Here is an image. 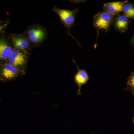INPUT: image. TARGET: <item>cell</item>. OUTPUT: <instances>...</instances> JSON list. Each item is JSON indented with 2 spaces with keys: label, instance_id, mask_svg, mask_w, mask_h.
Returning a JSON list of instances; mask_svg holds the SVG:
<instances>
[{
  "label": "cell",
  "instance_id": "1",
  "mask_svg": "<svg viewBox=\"0 0 134 134\" xmlns=\"http://www.w3.org/2000/svg\"><path fill=\"white\" fill-rule=\"evenodd\" d=\"M24 33L34 47L41 46L45 41L47 36L46 29L38 24L30 25L26 28Z\"/></svg>",
  "mask_w": 134,
  "mask_h": 134
},
{
  "label": "cell",
  "instance_id": "2",
  "mask_svg": "<svg viewBox=\"0 0 134 134\" xmlns=\"http://www.w3.org/2000/svg\"><path fill=\"white\" fill-rule=\"evenodd\" d=\"M25 73L7 61L0 62V79L2 81L14 80Z\"/></svg>",
  "mask_w": 134,
  "mask_h": 134
},
{
  "label": "cell",
  "instance_id": "3",
  "mask_svg": "<svg viewBox=\"0 0 134 134\" xmlns=\"http://www.w3.org/2000/svg\"><path fill=\"white\" fill-rule=\"evenodd\" d=\"M31 54L14 49L12 54L8 59V62L18 69L25 72Z\"/></svg>",
  "mask_w": 134,
  "mask_h": 134
},
{
  "label": "cell",
  "instance_id": "4",
  "mask_svg": "<svg viewBox=\"0 0 134 134\" xmlns=\"http://www.w3.org/2000/svg\"><path fill=\"white\" fill-rule=\"evenodd\" d=\"M114 16L103 10L98 12L93 18V24L98 31H108L113 24Z\"/></svg>",
  "mask_w": 134,
  "mask_h": 134
},
{
  "label": "cell",
  "instance_id": "5",
  "mask_svg": "<svg viewBox=\"0 0 134 134\" xmlns=\"http://www.w3.org/2000/svg\"><path fill=\"white\" fill-rule=\"evenodd\" d=\"M59 15L63 24L69 32L75 24L76 15L78 11L77 9L73 10L61 9L54 6L52 9Z\"/></svg>",
  "mask_w": 134,
  "mask_h": 134
},
{
  "label": "cell",
  "instance_id": "6",
  "mask_svg": "<svg viewBox=\"0 0 134 134\" xmlns=\"http://www.w3.org/2000/svg\"><path fill=\"white\" fill-rule=\"evenodd\" d=\"M11 42L14 49L23 51L31 54V51L34 48L24 33L21 34H14L11 37Z\"/></svg>",
  "mask_w": 134,
  "mask_h": 134
},
{
  "label": "cell",
  "instance_id": "7",
  "mask_svg": "<svg viewBox=\"0 0 134 134\" xmlns=\"http://www.w3.org/2000/svg\"><path fill=\"white\" fill-rule=\"evenodd\" d=\"M14 50L11 43L5 37H0V62L7 61Z\"/></svg>",
  "mask_w": 134,
  "mask_h": 134
},
{
  "label": "cell",
  "instance_id": "8",
  "mask_svg": "<svg viewBox=\"0 0 134 134\" xmlns=\"http://www.w3.org/2000/svg\"><path fill=\"white\" fill-rule=\"evenodd\" d=\"M127 2V1H125L107 3L103 7L104 10L113 16L118 15L120 12H122L123 6Z\"/></svg>",
  "mask_w": 134,
  "mask_h": 134
},
{
  "label": "cell",
  "instance_id": "9",
  "mask_svg": "<svg viewBox=\"0 0 134 134\" xmlns=\"http://www.w3.org/2000/svg\"><path fill=\"white\" fill-rule=\"evenodd\" d=\"M129 23V18L125 15H118L114 19L113 24L116 30L123 32L128 29Z\"/></svg>",
  "mask_w": 134,
  "mask_h": 134
},
{
  "label": "cell",
  "instance_id": "10",
  "mask_svg": "<svg viewBox=\"0 0 134 134\" xmlns=\"http://www.w3.org/2000/svg\"><path fill=\"white\" fill-rule=\"evenodd\" d=\"M88 80V75L86 71L85 70L78 69L77 73L75 76V81L79 86L80 90L81 86L86 83Z\"/></svg>",
  "mask_w": 134,
  "mask_h": 134
},
{
  "label": "cell",
  "instance_id": "11",
  "mask_svg": "<svg viewBox=\"0 0 134 134\" xmlns=\"http://www.w3.org/2000/svg\"><path fill=\"white\" fill-rule=\"evenodd\" d=\"M122 12L129 18L134 19V4L127 3L123 6Z\"/></svg>",
  "mask_w": 134,
  "mask_h": 134
},
{
  "label": "cell",
  "instance_id": "12",
  "mask_svg": "<svg viewBox=\"0 0 134 134\" xmlns=\"http://www.w3.org/2000/svg\"><path fill=\"white\" fill-rule=\"evenodd\" d=\"M127 86L131 91H134V72L132 73L128 79Z\"/></svg>",
  "mask_w": 134,
  "mask_h": 134
},
{
  "label": "cell",
  "instance_id": "13",
  "mask_svg": "<svg viewBox=\"0 0 134 134\" xmlns=\"http://www.w3.org/2000/svg\"><path fill=\"white\" fill-rule=\"evenodd\" d=\"M8 25L7 23L3 25H0V32L3 29H5L7 27Z\"/></svg>",
  "mask_w": 134,
  "mask_h": 134
},
{
  "label": "cell",
  "instance_id": "14",
  "mask_svg": "<svg viewBox=\"0 0 134 134\" xmlns=\"http://www.w3.org/2000/svg\"><path fill=\"white\" fill-rule=\"evenodd\" d=\"M132 42H133V43L134 44V36H133V39H132Z\"/></svg>",
  "mask_w": 134,
  "mask_h": 134
},
{
  "label": "cell",
  "instance_id": "15",
  "mask_svg": "<svg viewBox=\"0 0 134 134\" xmlns=\"http://www.w3.org/2000/svg\"><path fill=\"white\" fill-rule=\"evenodd\" d=\"M132 93H133V94L134 96V91H132Z\"/></svg>",
  "mask_w": 134,
  "mask_h": 134
},
{
  "label": "cell",
  "instance_id": "16",
  "mask_svg": "<svg viewBox=\"0 0 134 134\" xmlns=\"http://www.w3.org/2000/svg\"><path fill=\"white\" fill-rule=\"evenodd\" d=\"M133 122L134 124V117L133 118Z\"/></svg>",
  "mask_w": 134,
  "mask_h": 134
},
{
  "label": "cell",
  "instance_id": "17",
  "mask_svg": "<svg viewBox=\"0 0 134 134\" xmlns=\"http://www.w3.org/2000/svg\"><path fill=\"white\" fill-rule=\"evenodd\" d=\"M2 22L1 21H0V23H2Z\"/></svg>",
  "mask_w": 134,
  "mask_h": 134
}]
</instances>
